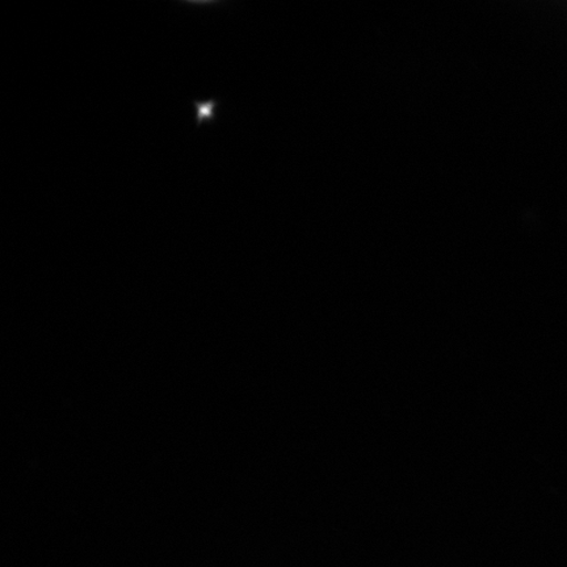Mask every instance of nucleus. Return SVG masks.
<instances>
[{"instance_id":"1","label":"nucleus","mask_w":567,"mask_h":567,"mask_svg":"<svg viewBox=\"0 0 567 567\" xmlns=\"http://www.w3.org/2000/svg\"><path fill=\"white\" fill-rule=\"evenodd\" d=\"M195 109H196V126H200L205 122L215 123L216 116H215V110L218 104V101L216 99H209L207 102H198L195 101Z\"/></svg>"}]
</instances>
